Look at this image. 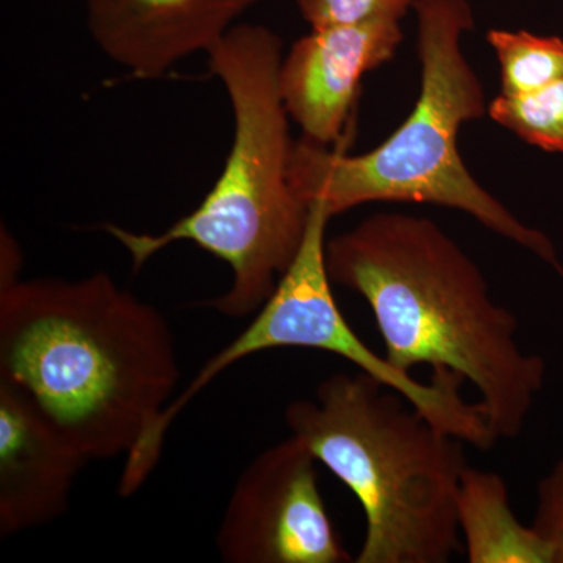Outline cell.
<instances>
[{
    "label": "cell",
    "instance_id": "6da1fadb",
    "mask_svg": "<svg viewBox=\"0 0 563 563\" xmlns=\"http://www.w3.org/2000/svg\"><path fill=\"white\" fill-rule=\"evenodd\" d=\"M179 379L165 314L109 273L0 287V380L27 393L90 462L128 457Z\"/></svg>",
    "mask_w": 563,
    "mask_h": 563
},
{
    "label": "cell",
    "instance_id": "7a4b0ae2",
    "mask_svg": "<svg viewBox=\"0 0 563 563\" xmlns=\"http://www.w3.org/2000/svg\"><path fill=\"white\" fill-rule=\"evenodd\" d=\"M332 284L361 295L385 357L457 373L479 393L493 432L517 439L547 380L542 355L518 342V320L493 299L476 262L429 218L383 211L325 242Z\"/></svg>",
    "mask_w": 563,
    "mask_h": 563
},
{
    "label": "cell",
    "instance_id": "3957f363",
    "mask_svg": "<svg viewBox=\"0 0 563 563\" xmlns=\"http://www.w3.org/2000/svg\"><path fill=\"white\" fill-rule=\"evenodd\" d=\"M211 73L224 85L233 113V141L220 179L195 211L161 233L107 224L139 272L177 242H191L231 266L232 285L206 302L224 317L262 309L301 250L309 206L292 188L296 141L282 101L284 51L265 25L235 24L207 51Z\"/></svg>",
    "mask_w": 563,
    "mask_h": 563
},
{
    "label": "cell",
    "instance_id": "277c9868",
    "mask_svg": "<svg viewBox=\"0 0 563 563\" xmlns=\"http://www.w3.org/2000/svg\"><path fill=\"white\" fill-rule=\"evenodd\" d=\"M420 95L406 121L365 154L296 141L290 179L303 203L321 202L329 217L369 202L428 203L468 214L523 247L563 276L553 240L521 221L485 190L463 162V124L488 114L483 84L466 60L463 36L474 27L468 0H417Z\"/></svg>",
    "mask_w": 563,
    "mask_h": 563
},
{
    "label": "cell",
    "instance_id": "5b68a950",
    "mask_svg": "<svg viewBox=\"0 0 563 563\" xmlns=\"http://www.w3.org/2000/svg\"><path fill=\"white\" fill-rule=\"evenodd\" d=\"M290 435L361 503L357 563H446L461 532L455 499L465 442L368 374L336 373L285 407Z\"/></svg>",
    "mask_w": 563,
    "mask_h": 563
},
{
    "label": "cell",
    "instance_id": "8992f818",
    "mask_svg": "<svg viewBox=\"0 0 563 563\" xmlns=\"http://www.w3.org/2000/svg\"><path fill=\"white\" fill-rule=\"evenodd\" d=\"M317 459L295 437L243 470L217 532L228 563H350L318 487Z\"/></svg>",
    "mask_w": 563,
    "mask_h": 563
},
{
    "label": "cell",
    "instance_id": "52a82bcc",
    "mask_svg": "<svg viewBox=\"0 0 563 563\" xmlns=\"http://www.w3.org/2000/svg\"><path fill=\"white\" fill-rule=\"evenodd\" d=\"M401 21L373 20L312 29L284 54L282 101L302 139L331 147L346 140L366 74L395 57Z\"/></svg>",
    "mask_w": 563,
    "mask_h": 563
},
{
    "label": "cell",
    "instance_id": "ba28073f",
    "mask_svg": "<svg viewBox=\"0 0 563 563\" xmlns=\"http://www.w3.org/2000/svg\"><path fill=\"white\" fill-rule=\"evenodd\" d=\"M88 462L27 393L0 380V537L65 515Z\"/></svg>",
    "mask_w": 563,
    "mask_h": 563
},
{
    "label": "cell",
    "instance_id": "9c48e42d",
    "mask_svg": "<svg viewBox=\"0 0 563 563\" xmlns=\"http://www.w3.org/2000/svg\"><path fill=\"white\" fill-rule=\"evenodd\" d=\"M262 0H87L88 31L111 62L157 79L207 52Z\"/></svg>",
    "mask_w": 563,
    "mask_h": 563
},
{
    "label": "cell",
    "instance_id": "30bf717a",
    "mask_svg": "<svg viewBox=\"0 0 563 563\" xmlns=\"http://www.w3.org/2000/svg\"><path fill=\"white\" fill-rule=\"evenodd\" d=\"M455 517L470 563H553L539 532L515 515L501 474L466 465Z\"/></svg>",
    "mask_w": 563,
    "mask_h": 563
},
{
    "label": "cell",
    "instance_id": "8fae6325",
    "mask_svg": "<svg viewBox=\"0 0 563 563\" xmlns=\"http://www.w3.org/2000/svg\"><path fill=\"white\" fill-rule=\"evenodd\" d=\"M501 70L503 96H525L563 79V38L528 31L487 33Z\"/></svg>",
    "mask_w": 563,
    "mask_h": 563
},
{
    "label": "cell",
    "instance_id": "7c38bea8",
    "mask_svg": "<svg viewBox=\"0 0 563 563\" xmlns=\"http://www.w3.org/2000/svg\"><path fill=\"white\" fill-rule=\"evenodd\" d=\"M488 118L525 143L563 158V79L525 96L488 103Z\"/></svg>",
    "mask_w": 563,
    "mask_h": 563
},
{
    "label": "cell",
    "instance_id": "4fadbf2b",
    "mask_svg": "<svg viewBox=\"0 0 563 563\" xmlns=\"http://www.w3.org/2000/svg\"><path fill=\"white\" fill-rule=\"evenodd\" d=\"M417 0H296L310 27L373 20L401 21Z\"/></svg>",
    "mask_w": 563,
    "mask_h": 563
},
{
    "label": "cell",
    "instance_id": "5bb4252c",
    "mask_svg": "<svg viewBox=\"0 0 563 563\" xmlns=\"http://www.w3.org/2000/svg\"><path fill=\"white\" fill-rule=\"evenodd\" d=\"M532 526L550 548L553 563H563V455L537 485Z\"/></svg>",
    "mask_w": 563,
    "mask_h": 563
},
{
    "label": "cell",
    "instance_id": "9a60e30c",
    "mask_svg": "<svg viewBox=\"0 0 563 563\" xmlns=\"http://www.w3.org/2000/svg\"><path fill=\"white\" fill-rule=\"evenodd\" d=\"M21 252L20 244L13 235L2 229V242H0V287L20 280Z\"/></svg>",
    "mask_w": 563,
    "mask_h": 563
}]
</instances>
